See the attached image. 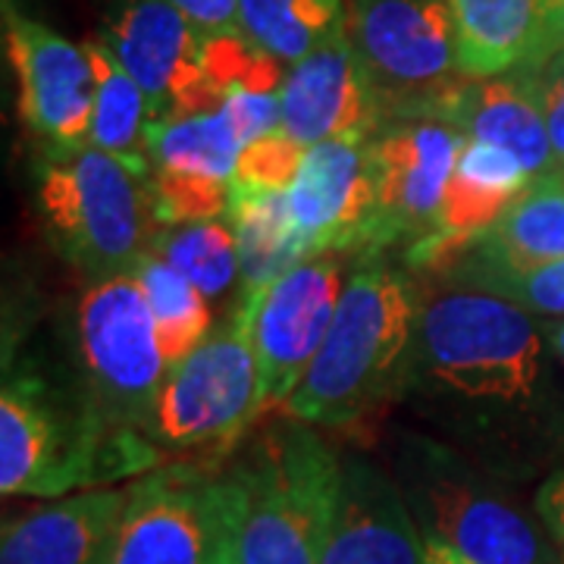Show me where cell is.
Returning <instances> with one entry per match:
<instances>
[{
  "instance_id": "obj_1",
  "label": "cell",
  "mask_w": 564,
  "mask_h": 564,
  "mask_svg": "<svg viewBox=\"0 0 564 564\" xmlns=\"http://www.w3.org/2000/svg\"><path fill=\"white\" fill-rule=\"evenodd\" d=\"M552 361L545 323L530 311L458 289L423 302L399 399L440 443L508 477L564 433Z\"/></svg>"
},
{
  "instance_id": "obj_2",
  "label": "cell",
  "mask_w": 564,
  "mask_h": 564,
  "mask_svg": "<svg viewBox=\"0 0 564 564\" xmlns=\"http://www.w3.org/2000/svg\"><path fill=\"white\" fill-rule=\"evenodd\" d=\"M421 307L408 273L373 261L358 267L285 411L307 423L345 426L399 399Z\"/></svg>"
},
{
  "instance_id": "obj_3",
  "label": "cell",
  "mask_w": 564,
  "mask_h": 564,
  "mask_svg": "<svg viewBox=\"0 0 564 564\" xmlns=\"http://www.w3.org/2000/svg\"><path fill=\"white\" fill-rule=\"evenodd\" d=\"M141 433L107 426L98 408L66 399L35 373H7L0 392V492L61 499L158 464Z\"/></svg>"
},
{
  "instance_id": "obj_4",
  "label": "cell",
  "mask_w": 564,
  "mask_h": 564,
  "mask_svg": "<svg viewBox=\"0 0 564 564\" xmlns=\"http://www.w3.org/2000/svg\"><path fill=\"white\" fill-rule=\"evenodd\" d=\"M229 470L245 496L239 564H323L343 462L307 421L267 423Z\"/></svg>"
},
{
  "instance_id": "obj_5",
  "label": "cell",
  "mask_w": 564,
  "mask_h": 564,
  "mask_svg": "<svg viewBox=\"0 0 564 564\" xmlns=\"http://www.w3.org/2000/svg\"><path fill=\"white\" fill-rule=\"evenodd\" d=\"M395 484L423 540L474 564H564L499 477L430 433H402Z\"/></svg>"
},
{
  "instance_id": "obj_6",
  "label": "cell",
  "mask_w": 564,
  "mask_h": 564,
  "mask_svg": "<svg viewBox=\"0 0 564 564\" xmlns=\"http://www.w3.org/2000/svg\"><path fill=\"white\" fill-rule=\"evenodd\" d=\"M39 207L54 245L98 280L132 273L163 232L148 161L98 148L41 163Z\"/></svg>"
},
{
  "instance_id": "obj_7",
  "label": "cell",
  "mask_w": 564,
  "mask_h": 564,
  "mask_svg": "<svg viewBox=\"0 0 564 564\" xmlns=\"http://www.w3.org/2000/svg\"><path fill=\"white\" fill-rule=\"evenodd\" d=\"M242 508L232 470L163 464L129 486L107 564H239Z\"/></svg>"
},
{
  "instance_id": "obj_8",
  "label": "cell",
  "mask_w": 564,
  "mask_h": 564,
  "mask_svg": "<svg viewBox=\"0 0 564 564\" xmlns=\"http://www.w3.org/2000/svg\"><path fill=\"white\" fill-rule=\"evenodd\" d=\"M261 411V367L251 317L239 304L229 321L166 373L148 440L158 455L220 464Z\"/></svg>"
},
{
  "instance_id": "obj_9",
  "label": "cell",
  "mask_w": 564,
  "mask_h": 564,
  "mask_svg": "<svg viewBox=\"0 0 564 564\" xmlns=\"http://www.w3.org/2000/svg\"><path fill=\"white\" fill-rule=\"evenodd\" d=\"M355 41L386 120L440 117L467 76L448 0H348Z\"/></svg>"
},
{
  "instance_id": "obj_10",
  "label": "cell",
  "mask_w": 564,
  "mask_h": 564,
  "mask_svg": "<svg viewBox=\"0 0 564 564\" xmlns=\"http://www.w3.org/2000/svg\"><path fill=\"white\" fill-rule=\"evenodd\" d=\"M76 339L88 402L107 426L148 436L170 367L158 345L151 304L135 276L98 280L79 302Z\"/></svg>"
},
{
  "instance_id": "obj_11",
  "label": "cell",
  "mask_w": 564,
  "mask_h": 564,
  "mask_svg": "<svg viewBox=\"0 0 564 564\" xmlns=\"http://www.w3.org/2000/svg\"><path fill=\"white\" fill-rule=\"evenodd\" d=\"M464 135L440 117L386 120L367 141L377 210L370 251L395 242H421L440 229L445 188L464 148Z\"/></svg>"
},
{
  "instance_id": "obj_12",
  "label": "cell",
  "mask_w": 564,
  "mask_h": 564,
  "mask_svg": "<svg viewBox=\"0 0 564 564\" xmlns=\"http://www.w3.org/2000/svg\"><path fill=\"white\" fill-rule=\"evenodd\" d=\"M101 41L151 104V122L217 113L223 95L202 69V32L166 0H113Z\"/></svg>"
},
{
  "instance_id": "obj_13",
  "label": "cell",
  "mask_w": 564,
  "mask_h": 564,
  "mask_svg": "<svg viewBox=\"0 0 564 564\" xmlns=\"http://www.w3.org/2000/svg\"><path fill=\"white\" fill-rule=\"evenodd\" d=\"M3 39L20 85V117L47 158L88 148L98 79L85 47L29 20L10 0H3Z\"/></svg>"
},
{
  "instance_id": "obj_14",
  "label": "cell",
  "mask_w": 564,
  "mask_h": 564,
  "mask_svg": "<svg viewBox=\"0 0 564 564\" xmlns=\"http://www.w3.org/2000/svg\"><path fill=\"white\" fill-rule=\"evenodd\" d=\"M343 292L339 261L314 258L245 295L242 304L251 317V339L261 367L263 408H289L329 336Z\"/></svg>"
},
{
  "instance_id": "obj_15",
  "label": "cell",
  "mask_w": 564,
  "mask_h": 564,
  "mask_svg": "<svg viewBox=\"0 0 564 564\" xmlns=\"http://www.w3.org/2000/svg\"><path fill=\"white\" fill-rule=\"evenodd\" d=\"M282 132L302 148L323 141H370L383 126V104L348 25L292 63L280 91Z\"/></svg>"
},
{
  "instance_id": "obj_16",
  "label": "cell",
  "mask_w": 564,
  "mask_h": 564,
  "mask_svg": "<svg viewBox=\"0 0 564 564\" xmlns=\"http://www.w3.org/2000/svg\"><path fill=\"white\" fill-rule=\"evenodd\" d=\"M289 207L311 258L329 251H370L377 185L367 141L336 139L304 151L289 185Z\"/></svg>"
},
{
  "instance_id": "obj_17",
  "label": "cell",
  "mask_w": 564,
  "mask_h": 564,
  "mask_svg": "<svg viewBox=\"0 0 564 564\" xmlns=\"http://www.w3.org/2000/svg\"><path fill=\"white\" fill-rule=\"evenodd\" d=\"M323 564H426V540L395 477L367 458H343V489Z\"/></svg>"
},
{
  "instance_id": "obj_18",
  "label": "cell",
  "mask_w": 564,
  "mask_h": 564,
  "mask_svg": "<svg viewBox=\"0 0 564 564\" xmlns=\"http://www.w3.org/2000/svg\"><path fill=\"white\" fill-rule=\"evenodd\" d=\"M129 499L126 489H91L7 521L0 564H107Z\"/></svg>"
},
{
  "instance_id": "obj_19",
  "label": "cell",
  "mask_w": 564,
  "mask_h": 564,
  "mask_svg": "<svg viewBox=\"0 0 564 564\" xmlns=\"http://www.w3.org/2000/svg\"><path fill=\"white\" fill-rule=\"evenodd\" d=\"M564 258V182L543 176L524 188V195L505 210L486 232L467 245L464 258L445 280L467 285L492 273H524Z\"/></svg>"
},
{
  "instance_id": "obj_20",
  "label": "cell",
  "mask_w": 564,
  "mask_h": 564,
  "mask_svg": "<svg viewBox=\"0 0 564 564\" xmlns=\"http://www.w3.org/2000/svg\"><path fill=\"white\" fill-rule=\"evenodd\" d=\"M443 120L452 122L464 139L486 141L514 154L530 180L562 173L543 113L514 73L464 79L445 101Z\"/></svg>"
},
{
  "instance_id": "obj_21",
  "label": "cell",
  "mask_w": 564,
  "mask_h": 564,
  "mask_svg": "<svg viewBox=\"0 0 564 564\" xmlns=\"http://www.w3.org/2000/svg\"><path fill=\"white\" fill-rule=\"evenodd\" d=\"M467 79L508 76L545 54V0H448Z\"/></svg>"
},
{
  "instance_id": "obj_22",
  "label": "cell",
  "mask_w": 564,
  "mask_h": 564,
  "mask_svg": "<svg viewBox=\"0 0 564 564\" xmlns=\"http://www.w3.org/2000/svg\"><path fill=\"white\" fill-rule=\"evenodd\" d=\"M226 217L236 236L245 295L292 273L304 261H314L302 229L292 217L285 192L254 188V185L232 180Z\"/></svg>"
},
{
  "instance_id": "obj_23",
  "label": "cell",
  "mask_w": 564,
  "mask_h": 564,
  "mask_svg": "<svg viewBox=\"0 0 564 564\" xmlns=\"http://www.w3.org/2000/svg\"><path fill=\"white\" fill-rule=\"evenodd\" d=\"M530 182V173L514 154L486 141L467 139L445 188L443 217L436 232L480 236L524 195Z\"/></svg>"
},
{
  "instance_id": "obj_24",
  "label": "cell",
  "mask_w": 564,
  "mask_h": 564,
  "mask_svg": "<svg viewBox=\"0 0 564 564\" xmlns=\"http://www.w3.org/2000/svg\"><path fill=\"white\" fill-rule=\"evenodd\" d=\"M132 276L151 304L154 326H158V345H161L166 367L173 370L210 336L214 317H210L207 299L198 285H192L173 263H166L154 251H148L132 267Z\"/></svg>"
},
{
  "instance_id": "obj_25",
  "label": "cell",
  "mask_w": 564,
  "mask_h": 564,
  "mask_svg": "<svg viewBox=\"0 0 564 564\" xmlns=\"http://www.w3.org/2000/svg\"><path fill=\"white\" fill-rule=\"evenodd\" d=\"M345 25V0H239V29L282 63L304 61Z\"/></svg>"
},
{
  "instance_id": "obj_26",
  "label": "cell",
  "mask_w": 564,
  "mask_h": 564,
  "mask_svg": "<svg viewBox=\"0 0 564 564\" xmlns=\"http://www.w3.org/2000/svg\"><path fill=\"white\" fill-rule=\"evenodd\" d=\"M144 148L163 173H192L232 182L242 144L220 110L182 120H161L148 126Z\"/></svg>"
},
{
  "instance_id": "obj_27",
  "label": "cell",
  "mask_w": 564,
  "mask_h": 564,
  "mask_svg": "<svg viewBox=\"0 0 564 564\" xmlns=\"http://www.w3.org/2000/svg\"><path fill=\"white\" fill-rule=\"evenodd\" d=\"M85 54L91 61L98 79L95 98V122H91V148L120 154V158H141L139 144L151 126V104L141 85L122 66L113 51L101 39L88 41Z\"/></svg>"
},
{
  "instance_id": "obj_28",
  "label": "cell",
  "mask_w": 564,
  "mask_h": 564,
  "mask_svg": "<svg viewBox=\"0 0 564 564\" xmlns=\"http://www.w3.org/2000/svg\"><path fill=\"white\" fill-rule=\"evenodd\" d=\"M151 251L173 263L192 285H198L204 299H223L239 273L236 236L217 220L163 229Z\"/></svg>"
},
{
  "instance_id": "obj_29",
  "label": "cell",
  "mask_w": 564,
  "mask_h": 564,
  "mask_svg": "<svg viewBox=\"0 0 564 564\" xmlns=\"http://www.w3.org/2000/svg\"><path fill=\"white\" fill-rule=\"evenodd\" d=\"M202 69L207 82L223 95V101L232 91L280 95L285 82L282 61L258 47L242 29L202 35Z\"/></svg>"
},
{
  "instance_id": "obj_30",
  "label": "cell",
  "mask_w": 564,
  "mask_h": 564,
  "mask_svg": "<svg viewBox=\"0 0 564 564\" xmlns=\"http://www.w3.org/2000/svg\"><path fill=\"white\" fill-rule=\"evenodd\" d=\"M154 207L163 229L217 220L229 210V182L192 173H154Z\"/></svg>"
},
{
  "instance_id": "obj_31",
  "label": "cell",
  "mask_w": 564,
  "mask_h": 564,
  "mask_svg": "<svg viewBox=\"0 0 564 564\" xmlns=\"http://www.w3.org/2000/svg\"><path fill=\"white\" fill-rule=\"evenodd\" d=\"M464 289L474 292H489L508 302L521 304L530 314H543L564 321V258L562 261L543 263L524 273H492V276H477Z\"/></svg>"
},
{
  "instance_id": "obj_32",
  "label": "cell",
  "mask_w": 564,
  "mask_h": 564,
  "mask_svg": "<svg viewBox=\"0 0 564 564\" xmlns=\"http://www.w3.org/2000/svg\"><path fill=\"white\" fill-rule=\"evenodd\" d=\"M304 151L299 141L289 132H270L263 139L251 141L239 154V166H236V182L254 185V188H276L282 192L285 185H292L299 170H302Z\"/></svg>"
},
{
  "instance_id": "obj_33",
  "label": "cell",
  "mask_w": 564,
  "mask_h": 564,
  "mask_svg": "<svg viewBox=\"0 0 564 564\" xmlns=\"http://www.w3.org/2000/svg\"><path fill=\"white\" fill-rule=\"evenodd\" d=\"M514 76L524 82L540 107L558 166L564 170V51H549L540 61L514 69Z\"/></svg>"
},
{
  "instance_id": "obj_34",
  "label": "cell",
  "mask_w": 564,
  "mask_h": 564,
  "mask_svg": "<svg viewBox=\"0 0 564 564\" xmlns=\"http://www.w3.org/2000/svg\"><path fill=\"white\" fill-rule=\"evenodd\" d=\"M220 113L232 126L242 151L251 141L263 139L282 129L280 95H254V91H232L226 95Z\"/></svg>"
},
{
  "instance_id": "obj_35",
  "label": "cell",
  "mask_w": 564,
  "mask_h": 564,
  "mask_svg": "<svg viewBox=\"0 0 564 564\" xmlns=\"http://www.w3.org/2000/svg\"><path fill=\"white\" fill-rule=\"evenodd\" d=\"M192 22L202 35L239 29V0H166Z\"/></svg>"
},
{
  "instance_id": "obj_36",
  "label": "cell",
  "mask_w": 564,
  "mask_h": 564,
  "mask_svg": "<svg viewBox=\"0 0 564 564\" xmlns=\"http://www.w3.org/2000/svg\"><path fill=\"white\" fill-rule=\"evenodd\" d=\"M536 514L564 558V470L545 477L543 486L536 489Z\"/></svg>"
},
{
  "instance_id": "obj_37",
  "label": "cell",
  "mask_w": 564,
  "mask_h": 564,
  "mask_svg": "<svg viewBox=\"0 0 564 564\" xmlns=\"http://www.w3.org/2000/svg\"><path fill=\"white\" fill-rule=\"evenodd\" d=\"M564 51V0H545V54Z\"/></svg>"
},
{
  "instance_id": "obj_38",
  "label": "cell",
  "mask_w": 564,
  "mask_h": 564,
  "mask_svg": "<svg viewBox=\"0 0 564 564\" xmlns=\"http://www.w3.org/2000/svg\"><path fill=\"white\" fill-rule=\"evenodd\" d=\"M426 564H474V562H467L464 555L452 552L448 545L426 540Z\"/></svg>"
},
{
  "instance_id": "obj_39",
  "label": "cell",
  "mask_w": 564,
  "mask_h": 564,
  "mask_svg": "<svg viewBox=\"0 0 564 564\" xmlns=\"http://www.w3.org/2000/svg\"><path fill=\"white\" fill-rule=\"evenodd\" d=\"M545 336H549V345H552L555 358L564 364V321L545 323Z\"/></svg>"
},
{
  "instance_id": "obj_40",
  "label": "cell",
  "mask_w": 564,
  "mask_h": 564,
  "mask_svg": "<svg viewBox=\"0 0 564 564\" xmlns=\"http://www.w3.org/2000/svg\"><path fill=\"white\" fill-rule=\"evenodd\" d=\"M558 176H562V182H564V170H562V173H558Z\"/></svg>"
}]
</instances>
